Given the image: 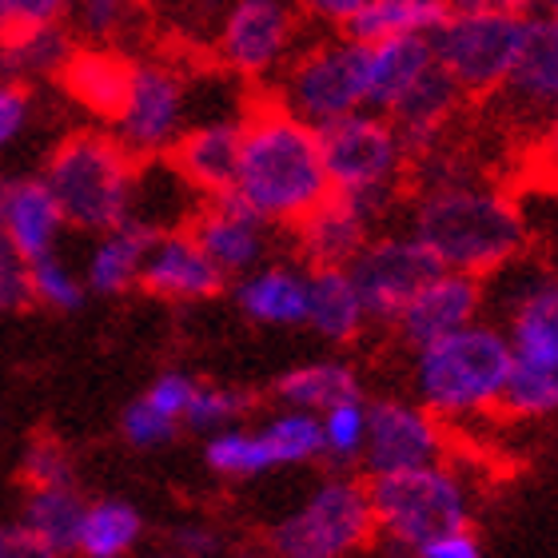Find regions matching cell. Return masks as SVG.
<instances>
[{
	"label": "cell",
	"mask_w": 558,
	"mask_h": 558,
	"mask_svg": "<svg viewBox=\"0 0 558 558\" xmlns=\"http://www.w3.org/2000/svg\"><path fill=\"white\" fill-rule=\"evenodd\" d=\"M435 64L430 36H396V40H367V108L391 112L399 96Z\"/></svg>",
	"instance_id": "25"
},
{
	"label": "cell",
	"mask_w": 558,
	"mask_h": 558,
	"mask_svg": "<svg viewBox=\"0 0 558 558\" xmlns=\"http://www.w3.org/2000/svg\"><path fill=\"white\" fill-rule=\"evenodd\" d=\"M451 12H502V16H538V0H447Z\"/></svg>",
	"instance_id": "49"
},
{
	"label": "cell",
	"mask_w": 558,
	"mask_h": 558,
	"mask_svg": "<svg viewBox=\"0 0 558 558\" xmlns=\"http://www.w3.org/2000/svg\"><path fill=\"white\" fill-rule=\"evenodd\" d=\"M0 45H4V33H0Z\"/></svg>",
	"instance_id": "52"
},
{
	"label": "cell",
	"mask_w": 558,
	"mask_h": 558,
	"mask_svg": "<svg viewBox=\"0 0 558 558\" xmlns=\"http://www.w3.org/2000/svg\"><path fill=\"white\" fill-rule=\"evenodd\" d=\"M483 307H487L483 276L439 268L435 276L423 279V288L403 303V312L396 315V327L411 348H423L430 339H442L459 327L483 319Z\"/></svg>",
	"instance_id": "16"
},
{
	"label": "cell",
	"mask_w": 558,
	"mask_h": 558,
	"mask_svg": "<svg viewBox=\"0 0 558 558\" xmlns=\"http://www.w3.org/2000/svg\"><path fill=\"white\" fill-rule=\"evenodd\" d=\"M187 232L228 279L264 264L271 247V223L232 192L204 196V204L187 220Z\"/></svg>",
	"instance_id": "15"
},
{
	"label": "cell",
	"mask_w": 558,
	"mask_h": 558,
	"mask_svg": "<svg viewBox=\"0 0 558 558\" xmlns=\"http://www.w3.org/2000/svg\"><path fill=\"white\" fill-rule=\"evenodd\" d=\"M240 132H244V117H208L199 124H187L184 136L168 151V160L199 196L228 192L240 160Z\"/></svg>",
	"instance_id": "19"
},
{
	"label": "cell",
	"mask_w": 558,
	"mask_h": 558,
	"mask_svg": "<svg viewBox=\"0 0 558 558\" xmlns=\"http://www.w3.org/2000/svg\"><path fill=\"white\" fill-rule=\"evenodd\" d=\"M204 463L220 478H256V475L276 471L264 435L240 427V423L211 430L208 442H204Z\"/></svg>",
	"instance_id": "34"
},
{
	"label": "cell",
	"mask_w": 558,
	"mask_h": 558,
	"mask_svg": "<svg viewBox=\"0 0 558 558\" xmlns=\"http://www.w3.org/2000/svg\"><path fill=\"white\" fill-rule=\"evenodd\" d=\"M252 411V399L235 387H216V384H196L192 399H187L184 411V427L199 430V435H211L220 427H232V423H244V415Z\"/></svg>",
	"instance_id": "37"
},
{
	"label": "cell",
	"mask_w": 558,
	"mask_h": 558,
	"mask_svg": "<svg viewBox=\"0 0 558 558\" xmlns=\"http://www.w3.org/2000/svg\"><path fill=\"white\" fill-rule=\"evenodd\" d=\"M351 396H363V387H360L355 367L343 360L300 363V367H291V372L279 375V384H276V399L283 408L315 411V415Z\"/></svg>",
	"instance_id": "28"
},
{
	"label": "cell",
	"mask_w": 558,
	"mask_h": 558,
	"mask_svg": "<svg viewBox=\"0 0 558 558\" xmlns=\"http://www.w3.org/2000/svg\"><path fill=\"white\" fill-rule=\"evenodd\" d=\"M0 232L24 256V264L36 256L57 252V240L64 232V211H60L52 187L40 180H0Z\"/></svg>",
	"instance_id": "21"
},
{
	"label": "cell",
	"mask_w": 558,
	"mask_h": 558,
	"mask_svg": "<svg viewBox=\"0 0 558 558\" xmlns=\"http://www.w3.org/2000/svg\"><path fill=\"white\" fill-rule=\"evenodd\" d=\"M507 375H511V348L502 327L475 319L451 336L415 348L411 384L415 399L430 415L442 423H463L487 411H502Z\"/></svg>",
	"instance_id": "3"
},
{
	"label": "cell",
	"mask_w": 558,
	"mask_h": 558,
	"mask_svg": "<svg viewBox=\"0 0 558 558\" xmlns=\"http://www.w3.org/2000/svg\"><path fill=\"white\" fill-rule=\"evenodd\" d=\"M72 0H0V33L28 28V24H52L69 12Z\"/></svg>",
	"instance_id": "42"
},
{
	"label": "cell",
	"mask_w": 558,
	"mask_h": 558,
	"mask_svg": "<svg viewBox=\"0 0 558 558\" xmlns=\"http://www.w3.org/2000/svg\"><path fill=\"white\" fill-rule=\"evenodd\" d=\"M24 300H28V264L9 244V235L0 232V312H12Z\"/></svg>",
	"instance_id": "44"
},
{
	"label": "cell",
	"mask_w": 558,
	"mask_h": 558,
	"mask_svg": "<svg viewBox=\"0 0 558 558\" xmlns=\"http://www.w3.org/2000/svg\"><path fill=\"white\" fill-rule=\"evenodd\" d=\"M319 144H324L331 192L351 196L375 216H384L399 199L408 184L411 148L403 144L391 117L375 108L348 112L319 129Z\"/></svg>",
	"instance_id": "6"
},
{
	"label": "cell",
	"mask_w": 558,
	"mask_h": 558,
	"mask_svg": "<svg viewBox=\"0 0 558 558\" xmlns=\"http://www.w3.org/2000/svg\"><path fill=\"white\" fill-rule=\"evenodd\" d=\"M447 0H363L343 33L360 40H396V36H430L447 21Z\"/></svg>",
	"instance_id": "30"
},
{
	"label": "cell",
	"mask_w": 558,
	"mask_h": 558,
	"mask_svg": "<svg viewBox=\"0 0 558 558\" xmlns=\"http://www.w3.org/2000/svg\"><path fill=\"white\" fill-rule=\"evenodd\" d=\"M478 555H483V543L471 531V523L442 531L439 538H430L427 547L418 550V558H478Z\"/></svg>",
	"instance_id": "47"
},
{
	"label": "cell",
	"mask_w": 558,
	"mask_h": 558,
	"mask_svg": "<svg viewBox=\"0 0 558 558\" xmlns=\"http://www.w3.org/2000/svg\"><path fill=\"white\" fill-rule=\"evenodd\" d=\"M84 291H88V283L57 252L28 259V300H40L57 312H76L84 303Z\"/></svg>",
	"instance_id": "36"
},
{
	"label": "cell",
	"mask_w": 558,
	"mask_h": 558,
	"mask_svg": "<svg viewBox=\"0 0 558 558\" xmlns=\"http://www.w3.org/2000/svg\"><path fill=\"white\" fill-rule=\"evenodd\" d=\"M367 40L360 36H327L319 45L295 48V57L276 76L279 105L300 120L324 129L331 120L367 108Z\"/></svg>",
	"instance_id": "8"
},
{
	"label": "cell",
	"mask_w": 558,
	"mask_h": 558,
	"mask_svg": "<svg viewBox=\"0 0 558 558\" xmlns=\"http://www.w3.org/2000/svg\"><path fill=\"white\" fill-rule=\"evenodd\" d=\"M76 24H81L84 36L93 40H112L129 28V21L136 16L140 0H72L69 4Z\"/></svg>",
	"instance_id": "38"
},
{
	"label": "cell",
	"mask_w": 558,
	"mask_h": 558,
	"mask_svg": "<svg viewBox=\"0 0 558 558\" xmlns=\"http://www.w3.org/2000/svg\"><path fill=\"white\" fill-rule=\"evenodd\" d=\"M507 348L511 375L502 411L514 418H543L558 411V271L519 268L507 283Z\"/></svg>",
	"instance_id": "4"
},
{
	"label": "cell",
	"mask_w": 558,
	"mask_h": 558,
	"mask_svg": "<svg viewBox=\"0 0 558 558\" xmlns=\"http://www.w3.org/2000/svg\"><path fill=\"white\" fill-rule=\"evenodd\" d=\"M175 427H180V423L151 408L144 396H140L136 403L124 411V418H120V430H124V439H129L132 447H160V442L172 439Z\"/></svg>",
	"instance_id": "40"
},
{
	"label": "cell",
	"mask_w": 558,
	"mask_h": 558,
	"mask_svg": "<svg viewBox=\"0 0 558 558\" xmlns=\"http://www.w3.org/2000/svg\"><path fill=\"white\" fill-rule=\"evenodd\" d=\"M531 16L502 12H447L430 33V52L463 96H495L519 64Z\"/></svg>",
	"instance_id": "10"
},
{
	"label": "cell",
	"mask_w": 558,
	"mask_h": 558,
	"mask_svg": "<svg viewBox=\"0 0 558 558\" xmlns=\"http://www.w3.org/2000/svg\"><path fill=\"white\" fill-rule=\"evenodd\" d=\"M538 16H550V21H558V0H538Z\"/></svg>",
	"instance_id": "51"
},
{
	"label": "cell",
	"mask_w": 558,
	"mask_h": 558,
	"mask_svg": "<svg viewBox=\"0 0 558 558\" xmlns=\"http://www.w3.org/2000/svg\"><path fill=\"white\" fill-rule=\"evenodd\" d=\"M136 172V156L117 136L76 132L52 151L45 184L52 187L64 223L81 232H108L132 216Z\"/></svg>",
	"instance_id": "5"
},
{
	"label": "cell",
	"mask_w": 558,
	"mask_h": 558,
	"mask_svg": "<svg viewBox=\"0 0 558 558\" xmlns=\"http://www.w3.org/2000/svg\"><path fill=\"white\" fill-rule=\"evenodd\" d=\"M531 172L538 184L558 187V117H547L538 124L535 144H531Z\"/></svg>",
	"instance_id": "45"
},
{
	"label": "cell",
	"mask_w": 558,
	"mask_h": 558,
	"mask_svg": "<svg viewBox=\"0 0 558 558\" xmlns=\"http://www.w3.org/2000/svg\"><path fill=\"white\" fill-rule=\"evenodd\" d=\"M291 4L300 9V16L331 24V28H348L351 16L363 9V0H291Z\"/></svg>",
	"instance_id": "48"
},
{
	"label": "cell",
	"mask_w": 558,
	"mask_h": 558,
	"mask_svg": "<svg viewBox=\"0 0 558 558\" xmlns=\"http://www.w3.org/2000/svg\"><path fill=\"white\" fill-rule=\"evenodd\" d=\"M172 550L175 555H187V558H211V555H223V535L216 526H204V523H184L172 531Z\"/></svg>",
	"instance_id": "46"
},
{
	"label": "cell",
	"mask_w": 558,
	"mask_h": 558,
	"mask_svg": "<svg viewBox=\"0 0 558 558\" xmlns=\"http://www.w3.org/2000/svg\"><path fill=\"white\" fill-rule=\"evenodd\" d=\"M0 558H45V550L24 526H9L0 531Z\"/></svg>",
	"instance_id": "50"
},
{
	"label": "cell",
	"mask_w": 558,
	"mask_h": 558,
	"mask_svg": "<svg viewBox=\"0 0 558 558\" xmlns=\"http://www.w3.org/2000/svg\"><path fill=\"white\" fill-rule=\"evenodd\" d=\"M259 435L268 442V454L276 466H307L315 459H324V435H319V415L315 411L279 403L276 415L264 418Z\"/></svg>",
	"instance_id": "33"
},
{
	"label": "cell",
	"mask_w": 558,
	"mask_h": 558,
	"mask_svg": "<svg viewBox=\"0 0 558 558\" xmlns=\"http://www.w3.org/2000/svg\"><path fill=\"white\" fill-rule=\"evenodd\" d=\"M24 478L28 487H69L72 483V459L69 451L52 439H36L24 454Z\"/></svg>",
	"instance_id": "39"
},
{
	"label": "cell",
	"mask_w": 558,
	"mask_h": 558,
	"mask_svg": "<svg viewBox=\"0 0 558 558\" xmlns=\"http://www.w3.org/2000/svg\"><path fill=\"white\" fill-rule=\"evenodd\" d=\"M235 307L264 327H303L307 315V271L291 264H256L235 276Z\"/></svg>",
	"instance_id": "23"
},
{
	"label": "cell",
	"mask_w": 558,
	"mask_h": 558,
	"mask_svg": "<svg viewBox=\"0 0 558 558\" xmlns=\"http://www.w3.org/2000/svg\"><path fill=\"white\" fill-rule=\"evenodd\" d=\"M300 21L291 0H228L216 33L220 64L240 81H276L300 48Z\"/></svg>",
	"instance_id": "11"
},
{
	"label": "cell",
	"mask_w": 558,
	"mask_h": 558,
	"mask_svg": "<svg viewBox=\"0 0 558 558\" xmlns=\"http://www.w3.org/2000/svg\"><path fill=\"white\" fill-rule=\"evenodd\" d=\"M187 108H192V100H187V84L180 72L156 64V60L132 64L129 93H124V105L112 120V129H117L112 136L136 160H160L192 124Z\"/></svg>",
	"instance_id": "12"
},
{
	"label": "cell",
	"mask_w": 558,
	"mask_h": 558,
	"mask_svg": "<svg viewBox=\"0 0 558 558\" xmlns=\"http://www.w3.org/2000/svg\"><path fill=\"white\" fill-rule=\"evenodd\" d=\"M132 60L108 52V48H88V52H72L64 64L60 81L69 88V96L81 108H88L100 120H117L124 93H129Z\"/></svg>",
	"instance_id": "26"
},
{
	"label": "cell",
	"mask_w": 558,
	"mask_h": 558,
	"mask_svg": "<svg viewBox=\"0 0 558 558\" xmlns=\"http://www.w3.org/2000/svg\"><path fill=\"white\" fill-rule=\"evenodd\" d=\"M375 538L372 490L351 475H331L271 526L279 558H348Z\"/></svg>",
	"instance_id": "9"
},
{
	"label": "cell",
	"mask_w": 558,
	"mask_h": 558,
	"mask_svg": "<svg viewBox=\"0 0 558 558\" xmlns=\"http://www.w3.org/2000/svg\"><path fill=\"white\" fill-rule=\"evenodd\" d=\"M442 418L430 415L423 403L411 399H379L367 403V442L360 463L372 478L411 471L447 459V435Z\"/></svg>",
	"instance_id": "13"
},
{
	"label": "cell",
	"mask_w": 558,
	"mask_h": 558,
	"mask_svg": "<svg viewBox=\"0 0 558 558\" xmlns=\"http://www.w3.org/2000/svg\"><path fill=\"white\" fill-rule=\"evenodd\" d=\"M151 235L156 232L140 220H124V223H117V228L100 232L93 256H88L84 283H88L96 295H124L129 288H136Z\"/></svg>",
	"instance_id": "27"
},
{
	"label": "cell",
	"mask_w": 558,
	"mask_h": 558,
	"mask_svg": "<svg viewBox=\"0 0 558 558\" xmlns=\"http://www.w3.org/2000/svg\"><path fill=\"white\" fill-rule=\"evenodd\" d=\"M372 324L355 279L348 268H312L307 271V315L303 327L327 343H351L363 327Z\"/></svg>",
	"instance_id": "24"
},
{
	"label": "cell",
	"mask_w": 558,
	"mask_h": 558,
	"mask_svg": "<svg viewBox=\"0 0 558 558\" xmlns=\"http://www.w3.org/2000/svg\"><path fill=\"white\" fill-rule=\"evenodd\" d=\"M319 435H324V459L336 466L360 463L367 442V403L363 396L339 399L327 411H319Z\"/></svg>",
	"instance_id": "35"
},
{
	"label": "cell",
	"mask_w": 558,
	"mask_h": 558,
	"mask_svg": "<svg viewBox=\"0 0 558 558\" xmlns=\"http://www.w3.org/2000/svg\"><path fill=\"white\" fill-rule=\"evenodd\" d=\"M459 105H463L459 84H454L451 76L439 69V60H435V64L411 84L408 93L399 96L396 105H391V112H384V117H391V124L399 129L403 144L411 148V156H415V151L435 148V144L447 136Z\"/></svg>",
	"instance_id": "22"
},
{
	"label": "cell",
	"mask_w": 558,
	"mask_h": 558,
	"mask_svg": "<svg viewBox=\"0 0 558 558\" xmlns=\"http://www.w3.org/2000/svg\"><path fill=\"white\" fill-rule=\"evenodd\" d=\"M88 502L69 487H33V499L24 507V531L40 543V550L48 555H69L76 550L81 538V519Z\"/></svg>",
	"instance_id": "31"
},
{
	"label": "cell",
	"mask_w": 558,
	"mask_h": 558,
	"mask_svg": "<svg viewBox=\"0 0 558 558\" xmlns=\"http://www.w3.org/2000/svg\"><path fill=\"white\" fill-rule=\"evenodd\" d=\"M367 490H372L375 538L403 555H418L442 531L471 523L466 478L447 466V459L379 475L367 483Z\"/></svg>",
	"instance_id": "7"
},
{
	"label": "cell",
	"mask_w": 558,
	"mask_h": 558,
	"mask_svg": "<svg viewBox=\"0 0 558 558\" xmlns=\"http://www.w3.org/2000/svg\"><path fill=\"white\" fill-rule=\"evenodd\" d=\"M28 117H33V100H28V88L21 81H0V151L16 144L21 132L28 129Z\"/></svg>",
	"instance_id": "41"
},
{
	"label": "cell",
	"mask_w": 558,
	"mask_h": 558,
	"mask_svg": "<svg viewBox=\"0 0 558 558\" xmlns=\"http://www.w3.org/2000/svg\"><path fill=\"white\" fill-rule=\"evenodd\" d=\"M140 535H144V519H140V511L132 502H120V499L88 502L81 519L76 550L88 558H120L136 547Z\"/></svg>",
	"instance_id": "32"
},
{
	"label": "cell",
	"mask_w": 558,
	"mask_h": 558,
	"mask_svg": "<svg viewBox=\"0 0 558 558\" xmlns=\"http://www.w3.org/2000/svg\"><path fill=\"white\" fill-rule=\"evenodd\" d=\"M375 220L379 216L367 211L363 204H355L351 196L327 192L307 216L291 223L295 252L312 268H348L351 259L360 256V247L372 240Z\"/></svg>",
	"instance_id": "18"
},
{
	"label": "cell",
	"mask_w": 558,
	"mask_h": 558,
	"mask_svg": "<svg viewBox=\"0 0 558 558\" xmlns=\"http://www.w3.org/2000/svg\"><path fill=\"white\" fill-rule=\"evenodd\" d=\"M411 235L439 259V268L495 276L526 252V220L502 187L463 172L423 184L411 208Z\"/></svg>",
	"instance_id": "1"
},
{
	"label": "cell",
	"mask_w": 558,
	"mask_h": 558,
	"mask_svg": "<svg viewBox=\"0 0 558 558\" xmlns=\"http://www.w3.org/2000/svg\"><path fill=\"white\" fill-rule=\"evenodd\" d=\"M507 96L511 112L526 120L558 117V21L550 16H531V33L519 52V64L499 88Z\"/></svg>",
	"instance_id": "20"
},
{
	"label": "cell",
	"mask_w": 558,
	"mask_h": 558,
	"mask_svg": "<svg viewBox=\"0 0 558 558\" xmlns=\"http://www.w3.org/2000/svg\"><path fill=\"white\" fill-rule=\"evenodd\" d=\"M355 288H360L367 315L379 324H396L403 303L423 288V279L439 271V259L418 244L415 235H372L360 247V256L348 264Z\"/></svg>",
	"instance_id": "14"
},
{
	"label": "cell",
	"mask_w": 558,
	"mask_h": 558,
	"mask_svg": "<svg viewBox=\"0 0 558 558\" xmlns=\"http://www.w3.org/2000/svg\"><path fill=\"white\" fill-rule=\"evenodd\" d=\"M192 391H196V379L184 372H163L156 384L144 391V399H148L151 408L163 411L168 418H175V423H184V411H187V399H192Z\"/></svg>",
	"instance_id": "43"
},
{
	"label": "cell",
	"mask_w": 558,
	"mask_h": 558,
	"mask_svg": "<svg viewBox=\"0 0 558 558\" xmlns=\"http://www.w3.org/2000/svg\"><path fill=\"white\" fill-rule=\"evenodd\" d=\"M72 40L60 28V21L52 24H28V28H12L4 33L0 45V72H9L12 81H33V76H60L64 64L72 60Z\"/></svg>",
	"instance_id": "29"
},
{
	"label": "cell",
	"mask_w": 558,
	"mask_h": 558,
	"mask_svg": "<svg viewBox=\"0 0 558 558\" xmlns=\"http://www.w3.org/2000/svg\"><path fill=\"white\" fill-rule=\"evenodd\" d=\"M228 276L192 240V232H156L140 268V288L172 303H204L220 295Z\"/></svg>",
	"instance_id": "17"
},
{
	"label": "cell",
	"mask_w": 558,
	"mask_h": 558,
	"mask_svg": "<svg viewBox=\"0 0 558 558\" xmlns=\"http://www.w3.org/2000/svg\"><path fill=\"white\" fill-rule=\"evenodd\" d=\"M232 196L256 208L268 223H295L331 192L319 129L279 100L247 105Z\"/></svg>",
	"instance_id": "2"
}]
</instances>
